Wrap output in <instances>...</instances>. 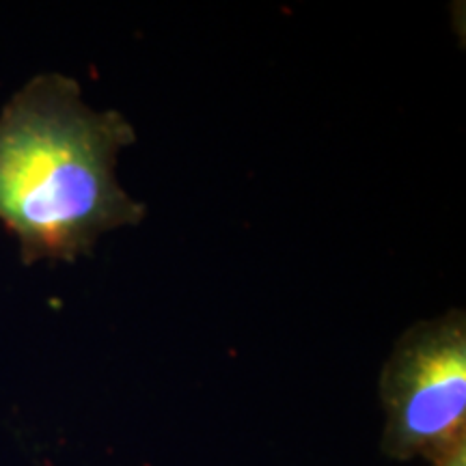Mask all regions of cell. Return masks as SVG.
<instances>
[{
	"label": "cell",
	"mask_w": 466,
	"mask_h": 466,
	"mask_svg": "<svg viewBox=\"0 0 466 466\" xmlns=\"http://www.w3.org/2000/svg\"><path fill=\"white\" fill-rule=\"evenodd\" d=\"M137 132L119 110L83 102L80 85L39 74L0 113V223L20 259L76 261L104 233L138 225L147 208L121 188L115 168Z\"/></svg>",
	"instance_id": "6da1fadb"
},
{
	"label": "cell",
	"mask_w": 466,
	"mask_h": 466,
	"mask_svg": "<svg viewBox=\"0 0 466 466\" xmlns=\"http://www.w3.org/2000/svg\"><path fill=\"white\" fill-rule=\"evenodd\" d=\"M384 456L430 464L466 442V313L412 324L380 374Z\"/></svg>",
	"instance_id": "7a4b0ae2"
},
{
	"label": "cell",
	"mask_w": 466,
	"mask_h": 466,
	"mask_svg": "<svg viewBox=\"0 0 466 466\" xmlns=\"http://www.w3.org/2000/svg\"><path fill=\"white\" fill-rule=\"evenodd\" d=\"M432 466H466V442L458 445L456 450L447 453L445 458L436 460V462H432Z\"/></svg>",
	"instance_id": "3957f363"
}]
</instances>
